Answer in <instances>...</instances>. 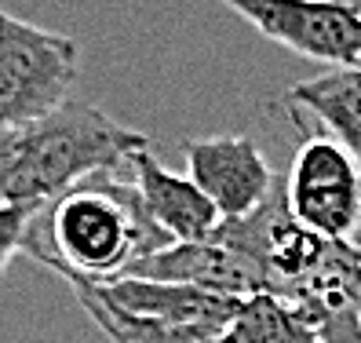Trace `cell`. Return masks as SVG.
I'll use <instances>...</instances> for the list:
<instances>
[{
  "label": "cell",
  "mask_w": 361,
  "mask_h": 343,
  "mask_svg": "<svg viewBox=\"0 0 361 343\" xmlns=\"http://www.w3.org/2000/svg\"><path fill=\"white\" fill-rule=\"evenodd\" d=\"M70 289L77 296V303L84 307V314L106 332L110 343H230L226 332L216 325H176V321L139 318L106 303L92 285H70Z\"/></svg>",
  "instance_id": "11"
},
{
  "label": "cell",
  "mask_w": 361,
  "mask_h": 343,
  "mask_svg": "<svg viewBox=\"0 0 361 343\" xmlns=\"http://www.w3.org/2000/svg\"><path fill=\"white\" fill-rule=\"evenodd\" d=\"M40 205H8L0 201V277H4L8 263L15 260V252H23V238L30 230V219Z\"/></svg>",
  "instance_id": "13"
},
{
  "label": "cell",
  "mask_w": 361,
  "mask_h": 343,
  "mask_svg": "<svg viewBox=\"0 0 361 343\" xmlns=\"http://www.w3.org/2000/svg\"><path fill=\"white\" fill-rule=\"evenodd\" d=\"M106 303H114L139 318L176 321V325H216L226 329L238 314L245 296H223L197 285H176V282H146V277H121L110 285H92Z\"/></svg>",
  "instance_id": "9"
},
{
  "label": "cell",
  "mask_w": 361,
  "mask_h": 343,
  "mask_svg": "<svg viewBox=\"0 0 361 343\" xmlns=\"http://www.w3.org/2000/svg\"><path fill=\"white\" fill-rule=\"evenodd\" d=\"M357 321H361V282H357Z\"/></svg>",
  "instance_id": "14"
},
{
  "label": "cell",
  "mask_w": 361,
  "mask_h": 343,
  "mask_svg": "<svg viewBox=\"0 0 361 343\" xmlns=\"http://www.w3.org/2000/svg\"><path fill=\"white\" fill-rule=\"evenodd\" d=\"M223 332L230 343H322L310 318L278 292L245 296Z\"/></svg>",
  "instance_id": "12"
},
{
  "label": "cell",
  "mask_w": 361,
  "mask_h": 343,
  "mask_svg": "<svg viewBox=\"0 0 361 343\" xmlns=\"http://www.w3.org/2000/svg\"><path fill=\"white\" fill-rule=\"evenodd\" d=\"M270 44L325 66H361V15L350 0H223Z\"/></svg>",
  "instance_id": "5"
},
{
  "label": "cell",
  "mask_w": 361,
  "mask_h": 343,
  "mask_svg": "<svg viewBox=\"0 0 361 343\" xmlns=\"http://www.w3.org/2000/svg\"><path fill=\"white\" fill-rule=\"evenodd\" d=\"M183 154L190 164V179L201 186V194L219 208L223 219L252 216L267 198L278 176L263 150L248 136H204L186 139Z\"/></svg>",
  "instance_id": "6"
},
{
  "label": "cell",
  "mask_w": 361,
  "mask_h": 343,
  "mask_svg": "<svg viewBox=\"0 0 361 343\" xmlns=\"http://www.w3.org/2000/svg\"><path fill=\"white\" fill-rule=\"evenodd\" d=\"M80 70L77 40L0 8V132L48 117L66 102Z\"/></svg>",
  "instance_id": "3"
},
{
  "label": "cell",
  "mask_w": 361,
  "mask_h": 343,
  "mask_svg": "<svg viewBox=\"0 0 361 343\" xmlns=\"http://www.w3.org/2000/svg\"><path fill=\"white\" fill-rule=\"evenodd\" d=\"M164 245L172 238L150 219L135 183L117 179V172H95L44 201L23 238V252L66 277V285L121 282Z\"/></svg>",
  "instance_id": "1"
},
{
  "label": "cell",
  "mask_w": 361,
  "mask_h": 343,
  "mask_svg": "<svg viewBox=\"0 0 361 343\" xmlns=\"http://www.w3.org/2000/svg\"><path fill=\"white\" fill-rule=\"evenodd\" d=\"M128 168L135 176L132 183L139 190L146 212H150V219L172 241H204L219 230V223H223L219 208L201 194V186L190 176L168 172L150 146L139 150L128 161Z\"/></svg>",
  "instance_id": "8"
},
{
  "label": "cell",
  "mask_w": 361,
  "mask_h": 343,
  "mask_svg": "<svg viewBox=\"0 0 361 343\" xmlns=\"http://www.w3.org/2000/svg\"><path fill=\"white\" fill-rule=\"evenodd\" d=\"M285 205L307 230L332 241H350L361 227V164L332 136L314 132L292 154Z\"/></svg>",
  "instance_id": "4"
},
{
  "label": "cell",
  "mask_w": 361,
  "mask_h": 343,
  "mask_svg": "<svg viewBox=\"0 0 361 343\" xmlns=\"http://www.w3.org/2000/svg\"><path fill=\"white\" fill-rule=\"evenodd\" d=\"M292 117H314L361 164V66H332L285 92Z\"/></svg>",
  "instance_id": "10"
},
{
  "label": "cell",
  "mask_w": 361,
  "mask_h": 343,
  "mask_svg": "<svg viewBox=\"0 0 361 343\" xmlns=\"http://www.w3.org/2000/svg\"><path fill=\"white\" fill-rule=\"evenodd\" d=\"M350 4H354V8H357V15H361V0H350Z\"/></svg>",
  "instance_id": "15"
},
{
  "label": "cell",
  "mask_w": 361,
  "mask_h": 343,
  "mask_svg": "<svg viewBox=\"0 0 361 343\" xmlns=\"http://www.w3.org/2000/svg\"><path fill=\"white\" fill-rule=\"evenodd\" d=\"M124 277H146V282H176V285H197L223 296H256L267 292L263 270L248 260L241 248L226 245L223 238L204 241H172L161 252L139 260Z\"/></svg>",
  "instance_id": "7"
},
{
  "label": "cell",
  "mask_w": 361,
  "mask_h": 343,
  "mask_svg": "<svg viewBox=\"0 0 361 343\" xmlns=\"http://www.w3.org/2000/svg\"><path fill=\"white\" fill-rule=\"evenodd\" d=\"M150 146L92 102H62L48 117L0 132V201L44 205L95 172H117Z\"/></svg>",
  "instance_id": "2"
}]
</instances>
